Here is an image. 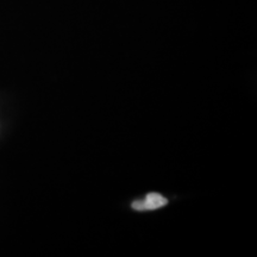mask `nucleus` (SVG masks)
Returning <instances> with one entry per match:
<instances>
[{
	"instance_id": "obj_1",
	"label": "nucleus",
	"mask_w": 257,
	"mask_h": 257,
	"mask_svg": "<svg viewBox=\"0 0 257 257\" xmlns=\"http://www.w3.org/2000/svg\"><path fill=\"white\" fill-rule=\"evenodd\" d=\"M168 204V200L159 193H149L143 200L133 202V208L136 211H154Z\"/></svg>"
}]
</instances>
